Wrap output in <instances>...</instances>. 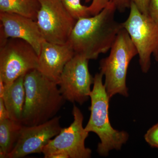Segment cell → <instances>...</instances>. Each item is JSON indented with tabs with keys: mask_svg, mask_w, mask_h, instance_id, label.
Returning <instances> with one entry per match:
<instances>
[{
	"mask_svg": "<svg viewBox=\"0 0 158 158\" xmlns=\"http://www.w3.org/2000/svg\"><path fill=\"white\" fill-rule=\"evenodd\" d=\"M5 84L2 79H0V98H2L5 91Z\"/></svg>",
	"mask_w": 158,
	"mask_h": 158,
	"instance_id": "23",
	"label": "cell"
},
{
	"mask_svg": "<svg viewBox=\"0 0 158 158\" xmlns=\"http://www.w3.org/2000/svg\"><path fill=\"white\" fill-rule=\"evenodd\" d=\"M24 76L16 79L9 86L5 85L2 98L9 118L21 122L22 116L25 100Z\"/></svg>",
	"mask_w": 158,
	"mask_h": 158,
	"instance_id": "13",
	"label": "cell"
},
{
	"mask_svg": "<svg viewBox=\"0 0 158 158\" xmlns=\"http://www.w3.org/2000/svg\"><path fill=\"white\" fill-rule=\"evenodd\" d=\"M129 15L122 23L135 46L143 73H147L151 65V56L158 62V23L149 15L142 14L131 2Z\"/></svg>",
	"mask_w": 158,
	"mask_h": 158,
	"instance_id": "5",
	"label": "cell"
},
{
	"mask_svg": "<svg viewBox=\"0 0 158 158\" xmlns=\"http://www.w3.org/2000/svg\"><path fill=\"white\" fill-rule=\"evenodd\" d=\"M0 45L9 38L23 40L29 43L39 56L45 40L37 21L19 15L3 12H0Z\"/></svg>",
	"mask_w": 158,
	"mask_h": 158,
	"instance_id": "11",
	"label": "cell"
},
{
	"mask_svg": "<svg viewBox=\"0 0 158 158\" xmlns=\"http://www.w3.org/2000/svg\"><path fill=\"white\" fill-rule=\"evenodd\" d=\"M116 6V9L120 12L125 11L126 9L130 8L131 0H110Z\"/></svg>",
	"mask_w": 158,
	"mask_h": 158,
	"instance_id": "21",
	"label": "cell"
},
{
	"mask_svg": "<svg viewBox=\"0 0 158 158\" xmlns=\"http://www.w3.org/2000/svg\"><path fill=\"white\" fill-rule=\"evenodd\" d=\"M62 1L69 13L77 21L80 19L91 16L88 7L82 5L81 0H62Z\"/></svg>",
	"mask_w": 158,
	"mask_h": 158,
	"instance_id": "16",
	"label": "cell"
},
{
	"mask_svg": "<svg viewBox=\"0 0 158 158\" xmlns=\"http://www.w3.org/2000/svg\"><path fill=\"white\" fill-rule=\"evenodd\" d=\"M116 10L110 1L98 14L77 21L67 42L75 55L88 60L95 59L110 50L118 32L123 28L122 23L115 19Z\"/></svg>",
	"mask_w": 158,
	"mask_h": 158,
	"instance_id": "1",
	"label": "cell"
},
{
	"mask_svg": "<svg viewBox=\"0 0 158 158\" xmlns=\"http://www.w3.org/2000/svg\"><path fill=\"white\" fill-rule=\"evenodd\" d=\"M137 6L142 14L149 15V8L150 0H131Z\"/></svg>",
	"mask_w": 158,
	"mask_h": 158,
	"instance_id": "19",
	"label": "cell"
},
{
	"mask_svg": "<svg viewBox=\"0 0 158 158\" xmlns=\"http://www.w3.org/2000/svg\"><path fill=\"white\" fill-rule=\"evenodd\" d=\"M40 8L37 22L47 41L57 44L67 43L77 20L65 9L62 0H37Z\"/></svg>",
	"mask_w": 158,
	"mask_h": 158,
	"instance_id": "8",
	"label": "cell"
},
{
	"mask_svg": "<svg viewBox=\"0 0 158 158\" xmlns=\"http://www.w3.org/2000/svg\"><path fill=\"white\" fill-rule=\"evenodd\" d=\"M40 8L37 0H0V12L19 15L36 21Z\"/></svg>",
	"mask_w": 158,
	"mask_h": 158,
	"instance_id": "15",
	"label": "cell"
},
{
	"mask_svg": "<svg viewBox=\"0 0 158 158\" xmlns=\"http://www.w3.org/2000/svg\"><path fill=\"white\" fill-rule=\"evenodd\" d=\"M74 55L67 43L60 44L44 40L38 56L37 69L58 85L64 67Z\"/></svg>",
	"mask_w": 158,
	"mask_h": 158,
	"instance_id": "12",
	"label": "cell"
},
{
	"mask_svg": "<svg viewBox=\"0 0 158 158\" xmlns=\"http://www.w3.org/2000/svg\"><path fill=\"white\" fill-rule=\"evenodd\" d=\"M9 118V113L6 109L2 98H0V121Z\"/></svg>",
	"mask_w": 158,
	"mask_h": 158,
	"instance_id": "22",
	"label": "cell"
},
{
	"mask_svg": "<svg viewBox=\"0 0 158 158\" xmlns=\"http://www.w3.org/2000/svg\"><path fill=\"white\" fill-rule=\"evenodd\" d=\"M24 85L25 100L22 123L38 125L55 117L65 101L58 84L34 69L25 75Z\"/></svg>",
	"mask_w": 158,
	"mask_h": 158,
	"instance_id": "2",
	"label": "cell"
},
{
	"mask_svg": "<svg viewBox=\"0 0 158 158\" xmlns=\"http://www.w3.org/2000/svg\"><path fill=\"white\" fill-rule=\"evenodd\" d=\"M144 137L145 141L150 146L158 149V123L149 128Z\"/></svg>",
	"mask_w": 158,
	"mask_h": 158,
	"instance_id": "17",
	"label": "cell"
},
{
	"mask_svg": "<svg viewBox=\"0 0 158 158\" xmlns=\"http://www.w3.org/2000/svg\"><path fill=\"white\" fill-rule=\"evenodd\" d=\"M73 122L52 139L43 150L45 158L56 154H63L68 158H90L92 151L86 147L85 141L89 132L83 127L84 116L76 105L72 110Z\"/></svg>",
	"mask_w": 158,
	"mask_h": 158,
	"instance_id": "7",
	"label": "cell"
},
{
	"mask_svg": "<svg viewBox=\"0 0 158 158\" xmlns=\"http://www.w3.org/2000/svg\"><path fill=\"white\" fill-rule=\"evenodd\" d=\"M88 60L75 55L64 67L58 85L65 101L82 105L90 98L94 77L89 72Z\"/></svg>",
	"mask_w": 158,
	"mask_h": 158,
	"instance_id": "9",
	"label": "cell"
},
{
	"mask_svg": "<svg viewBox=\"0 0 158 158\" xmlns=\"http://www.w3.org/2000/svg\"><path fill=\"white\" fill-rule=\"evenodd\" d=\"M110 0H92V3L88 6L90 15H96L106 7Z\"/></svg>",
	"mask_w": 158,
	"mask_h": 158,
	"instance_id": "18",
	"label": "cell"
},
{
	"mask_svg": "<svg viewBox=\"0 0 158 158\" xmlns=\"http://www.w3.org/2000/svg\"><path fill=\"white\" fill-rule=\"evenodd\" d=\"M138 52L127 31L118 32L110 49V55L100 62V73L104 76V85L109 98L116 94L129 96L127 87V69L130 62Z\"/></svg>",
	"mask_w": 158,
	"mask_h": 158,
	"instance_id": "4",
	"label": "cell"
},
{
	"mask_svg": "<svg viewBox=\"0 0 158 158\" xmlns=\"http://www.w3.org/2000/svg\"><path fill=\"white\" fill-rule=\"evenodd\" d=\"M23 125L7 118L0 121V158H8L20 135Z\"/></svg>",
	"mask_w": 158,
	"mask_h": 158,
	"instance_id": "14",
	"label": "cell"
},
{
	"mask_svg": "<svg viewBox=\"0 0 158 158\" xmlns=\"http://www.w3.org/2000/svg\"><path fill=\"white\" fill-rule=\"evenodd\" d=\"M101 73L94 77L93 88L90 94V115L85 129L88 132L95 133L100 142L97 151L102 156L106 157L113 150H119L129 139L128 133L115 129L109 119V98Z\"/></svg>",
	"mask_w": 158,
	"mask_h": 158,
	"instance_id": "3",
	"label": "cell"
},
{
	"mask_svg": "<svg viewBox=\"0 0 158 158\" xmlns=\"http://www.w3.org/2000/svg\"><path fill=\"white\" fill-rule=\"evenodd\" d=\"M61 116H55L38 125L23 126L19 138L8 158H21L28 155L42 153L43 150L62 130Z\"/></svg>",
	"mask_w": 158,
	"mask_h": 158,
	"instance_id": "10",
	"label": "cell"
},
{
	"mask_svg": "<svg viewBox=\"0 0 158 158\" xmlns=\"http://www.w3.org/2000/svg\"><path fill=\"white\" fill-rule=\"evenodd\" d=\"M149 15L153 20L158 23V0H150Z\"/></svg>",
	"mask_w": 158,
	"mask_h": 158,
	"instance_id": "20",
	"label": "cell"
},
{
	"mask_svg": "<svg viewBox=\"0 0 158 158\" xmlns=\"http://www.w3.org/2000/svg\"><path fill=\"white\" fill-rule=\"evenodd\" d=\"M38 56L25 40L9 38L0 45V79L6 86L38 67Z\"/></svg>",
	"mask_w": 158,
	"mask_h": 158,
	"instance_id": "6",
	"label": "cell"
}]
</instances>
